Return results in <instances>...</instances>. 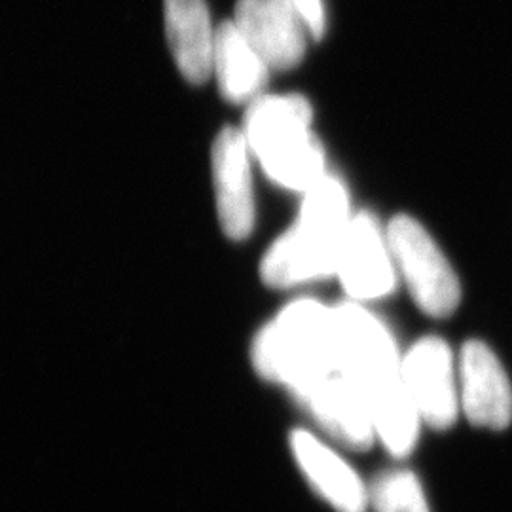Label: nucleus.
Returning <instances> with one entry per match:
<instances>
[{"mask_svg":"<svg viewBox=\"0 0 512 512\" xmlns=\"http://www.w3.org/2000/svg\"><path fill=\"white\" fill-rule=\"evenodd\" d=\"M346 230L300 217L262 258L264 283L289 289L336 274Z\"/></svg>","mask_w":512,"mask_h":512,"instance_id":"nucleus-4","label":"nucleus"},{"mask_svg":"<svg viewBox=\"0 0 512 512\" xmlns=\"http://www.w3.org/2000/svg\"><path fill=\"white\" fill-rule=\"evenodd\" d=\"M213 73L226 101L251 105L268 84L270 65L241 35L234 21H224L215 31Z\"/></svg>","mask_w":512,"mask_h":512,"instance_id":"nucleus-15","label":"nucleus"},{"mask_svg":"<svg viewBox=\"0 0 512 512\" xmlns=\"http://www.w3.org/2000/svg\"><path fill=\"white\" fill-rule=\"evenodd\" d=\"M256 372L294 393L338 366L334 311L302 298L258 332L253 344Z\"/></svg>","mask_w":512,"mask_h":512,"instance_id":"nucleus-2","label":"nucleus"},{"mask_svg":"<svg viewBox=\"0 0 512 512\" xmlns=\"http://www.w3.org/2000/svg\"><path fill=\"white\" fill-rule=\"evenodd\" d=\"M334 311L338 366L355 382L399 370L403 359L384 323L359 304H344Z\"/></svg>","mask_w":512,"mask_h":512,"instance_id":"nucleus-11","label":"nucleus"},{"mask_svg":"<svg viewBox=\"0 0 512 512\" xmlns=\"http://www.w3.org/2000/svg\"><path fill=\"white\" fill-rule=\"evenodd\" d=\"M385 238L395 268L403 275L420 310L437 319L452 315L459 306L461 287L458 275L435 239L420 222L406 215L391 220Z\"/></svg>","mask_w":512,"mask_h":512,"instance_id":"nucleus-3","label":"nucleus"},{"mask_svg":"<svg viewBox=\"0 0 512 512\" xmlns=\"http://www.w3.org/2000/svg\"><path fill=\"white\" fill-rule=\"evenodd\" d=\"M234 23L275 71H289L306 54V25L289 0H238Z\"/></svg>","mask_w":512,"mask_h":512,"instance_id":"nucleus-9","label":"nucleus"},{"mask_svg":"<svg viewBox=\"0 0 512 512\" xmlns=\"http://www.w3.org/2000/svg\"><path fill=\"white\" fill-rule=\"evenodd\" d=\"M311 105L302 95H260L247 105L243 135L274 183L308 192L327 175L325 150L311 131Z\"/></svg>","mask_w":512,"mask_h":512,"instance_id":"nucleus-1","label":"nucleus"},{"mask_svg":"<svg viewBox=\"0 0 512 512\" xmlns=\"http://www.w3.org/2000/svg\"><path fill=\"white\" fill-rule=\"evenodd\" d=\"M211 160L220 226L228 238L245 239L255 226V198L249 145L243 131L222 129L215 139Z\"/></svg>","mask_w":512,"mask_h":512,"instance_id":"nucleus-8","label":"nucleus"},{"mask_svg":"<svg viewBox=\"0 0 512 512\" xmlns=\"http://www.w3.org/2000/svg\"><path fill=\"white\" fill-rule=\"evenodd\" d=\"M395 262L378 220L361 213L349 220L338 272L355 300H376L395 289Z\"/></svg>","mask_w":512,"mask_h":512,"instance_id":"nucleus-10","label":"nucleus"},{"mask_svg":"<svg viewBox=\"0 0 512 512\" xmlns=\"http://www.w3.org/2000/svg\"><path fill=\"white\" fill-rule=\"evenodd\" d=\"M291 448L315 492L338 512H366L368 490L359 475L308 431H294Z\"/></svg>","mask_w":512,"mask_h":512,"instance_id":"nucleus-13","label":"nucleus"},{"mask_svg":"<svg viewBox=\"0 0 512 512\" xmlns=\"http://www.w3.org/2000/svg\"><path fill=\"white\" fill-rule=\"evenodd\" d=\"M165 35L179 71L190 84L213 74L215 31L205 0H164Z\"/></svg>","mask_w":512,"mask_h":512,"instance_id":"nucleus-14","label":"nucleus"},{"mask_svg":"<svg viewBox=\"0 0 512 512\" xmlns=\"http://www.w3.org/2000/svg\"><path fill=\"white\" fill-rule=\"evenodd\" d=\"M459 406L475 427L507 429L512 421V387L497 355L469 340L459 355Z\"/></svg>","mask_w":512,"mask_h":512,"instance_id":"nucleus-7","label":"nucleus"},{"mask_svg":"<svg viewBox=\"0 0 512 512\" xmlns=\"http://www.w3.org/2000/svg\"><path fill=\"white\" fill-rule=\"evenodd\" d=\"M332 439L351 450H366L376 431L365 395L346 370L334 368L293 393Z\"/></svg>","mask_w":512,"mask_h":512,"instance_id":"nucleus-6","label":"nucleus"},{"mask_svg":"<svg viewBox=\"0 0 512 512\" xmlns=\"http://www.w3.org/2000/svg\"><path fill=\"white\" fill-rule=\"evenodd\" d=\"M374 512H431L420 480L410 471H385L368 490Z\"/></svg>","mask_w":512,"mask_h":512,"instance_id":"nucleus-16","label":"nucleus"},{"mask_svg":"<svg viewBox=\"0 0 512 512\" xmlns=\"http://www.w3.org/2000/svg\"><path fill=\"white\" fill-rule=\"evenodd\" d=\"M357 385L365 395L376 437L393 456H408L420 435L421 416L406 389L401 368Z\"/></svg>","mask_w":512,"mask_h":512,"instance_id":"nucleus-12","label":"nucleus"},{"mask_svg":"<svg viewBox=\"0 0 512 512\" xmlns=\"http://www.w3.org/2000/svg\"><path fill=\"white\" fill-rule=\"evenodd\" d=\"M293 4L296 14L302 19V23L306 25L308 33L311 37L323 38L325 35V27H327V19H325V8H323V0H289Z\"/></svg>","mask_w":512,"mask_h":512,"instance_id":"nucleus-17","label":"nucleus"},{"mask_svg":"<svg viewBox=\"0 0 512 512\" xmlns=\"http://www.w3.org/2000/svg\"><path fill=\"white\" fill-rule=\"evenodd\" d=\"M404 384L433 429H450L458 420L459 378L450 346L437 336L421 338L403 357Z\"/></svg>","mask_w":512,"mask_h":512,"instance_id":"nucleus-5","label":"nucleus"}]
</instances>
